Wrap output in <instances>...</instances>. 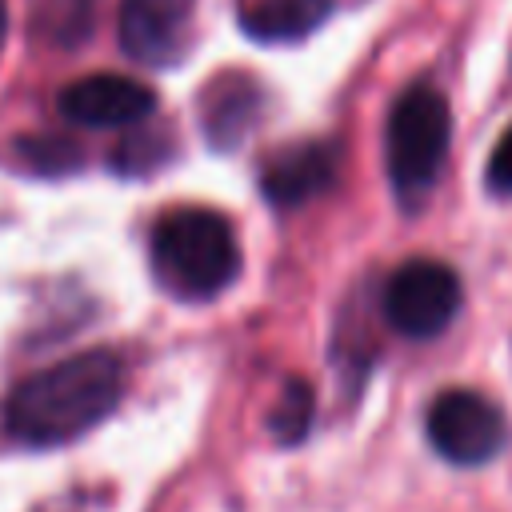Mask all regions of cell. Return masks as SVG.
I'll use <instances>...</instances> for the list:
<instances>
[{
	"label": "cell",
	"instance_id": "6da1fadb",
	"mask_svg": "<svg viewBox=\"0 0 512 512\" xmlns=\"http://www.w3.org/2000/svg\"><path fill=\"white\" fill-rule=\"evenodd\" d=\"M124 392V368L112 352H76L28 380H20L4 404V424L16 440L52 448L96 428Z\"/></svg>",
	"mask_w": 512,
	"mask_h": 512
},
{
	"label": "cell",
	"instance_id": "7a4b0ae2",
	"mask_svg": "<svg viewBox=\"0 0 512 512\" xmlns=\"http://www.w3.org/2000/svg\"><path fill=\"white\" fill-rule=\"evenodd\" d=\"M148 252L156 280L184 300H208L240 272L236 232L212 208H172L160 216Z\"/></svg>",
	"mask_w": 512,
	"mask_h": 512
},
{
	"label": "cell",
	"instance_id": "3957f363",
	"mask_svg": "<svg viewBox=\"0 0 512 512\" xmlns=\"http://www.w3.org/2000/svg\"><path fill=\"white\" fill-rule=\"evenodd\" d=\"M452 112L436 84H412L396 96L384 124V164L404 208H420L448 160Z\"/></svg>",
	"mask_w": 512,
	"mask_h": 512
},
{
	"label": "cell",
	"instance_id": "277c9868",
	"mask_svg": "<svg viewBox=\"0 0 512 512\" xmlns=\"http://www.w3.org/2000/svg\"><path fill=\"white\" fill-rule=\"evenodd\" d=\"M460 304H464L460 276L444 260H432V256L404 260L388 276V284L380 292L384 320L400 336H408V340H432V336H440L456 320Z\"/></svg>",
	"mask_w": 512,
	"mask_h": 512
},
{
	"label": "cell",
	"instance_id": "5b68a950",
	"mask_svg": "<svg viewBox=\"0 0 512 512\" xmlns=\"http://www.w3.org/2000/svg\"><path fill=\"white\" fill-rule=\"evenodd\" d=\"M428 444L456 468H480L508 444V416L476 388H448L428 404Z\"/></svg>",
	"mask_w": 512,
	"mask_h": 512
},
{
	"label": "cell",
	"instance_id": "8992f818",
	"mask_svg": "<svg viewBox=\"0 0 512 512\" xmlns=\"http://www.w3.org/2000/svg\"><path fill=\"white\" fill-rule=\"evenodd\" d=\"M60 112L76 124L88 128H124V124H140L144 116H152L156 108V92L132 76L120 72H92L72 80L60 96H56Z\"/></svg>",
	"mask_w": 512,
	"mask_h": 512
},
{
	"label": "cell",
	"instance_id": "52a82bcc",
	"mask_svg": "<svg viewBox=\"0 0 512 512\" xmlns=\"http://www.w3.org/2000/svg\"><path fill=\"white\" fill-rule=\"evenodd\" d=\"M196 0H124L120 4V44L140 64H172L192 32Z\"/></svg>",
	"mask_w": 512,
	"mask_h": 512
},
{
	"label": "cell",
	"instance_id": "ba28073f",
	"mask_svg": "<svg viewBox=\"0 0 512 512\" xmlns=\"http://www.w3.org/2000/svg\"><path fill=\"white\" fill-rule=\"evenodd\" d=\"M340 168V152L328 140H300L292 148H280L260 168V188L280 208H300L312 196L328 192Z\"/></svg>",
	"mask_w": 512,
	"mask_h": 512
},
{
	"label": "cell",
	"instance_id": "9c48e42d",
	"mask_svg": "<svg viewBox=\"0 0 512 512\" xmlns=\"http://www.w3.org/2000/svg\"><path fill=\"white\" fill-rule=\"evenodd\" d=\"M332 12V0H236V20L252 40L292 44L316 32Z\"/></svg>",
	"mask_w": 512,
	"mask_h": 512
},
{
	"label": "cell",
	"instance_id": "30bf717a",
	"mask_svg": "<svg viewBox=\"0 0 512 512\" xmlns=\"http://www.w3.org/2000/svg\"><path fill=\"white\" fill-rule=\"evenodd\" d=\"M260 104V88L244 76H216L204 96V128L216 148H236L240 136L252 128Z\"/></svg>",
	"mask_w": 512,
	"mask_h": 512
},
{
	"label": "cell",
	"instance_id": "8fae6325",
	"mask_svg": "<svg viewBox=\"0 0 512 512\" xmlns=\"http://www.w3.org/2000/svg\"><path fill=\"white\" fill-rule=\"evenodd\" d=\"M32 32L52 48H76L92 32L96 0H28Z\"/></svg>",
	"mask_w": 512,
	"mask_h": 512
},
{
	"label": "cell",
	"instance_id": "7c38bea8",
	"mask_svg": "<svg viewBox=\"0 0 512 512\" xmlns=\"http://www.w3.org/2000/svg\"><path fill=\"white\" fill-rule=\"evenodd\" d=\"M312 416H316V400H312L308 380H288L280 400H276V408H272V416H268V424H272V436L280 444H296V440L308 436Z\"/></svg>",
	"mask_w": 512,
	"mask_h": 512
},
{
	"label": "cell",
	"instance_id": "4fadbf2b",
	"mask_svg": "<svg viewBox=\"0 0 512 512\" xmlns=\"http://www.w3.org/2000/svg\"><path fill=\"white\" fill-rule=\"evenodd\" d=\"M484 180H488V192L492 196L512 200V128L496 140V148L488 156V168H484Z\"/></svg>",
	"mask_w": 512,
	"mask_h": 512
},
{
	"label": "cell",
	"instance_id": "5bb4252c",
	"mask_svg": "<svg viewBox=\"0 0 512 512\" xmlns=\"http://www.w3.org/2000/svg\"><path fill=\"white\" fill-rule=\"evenodd\" d=\"M4 36H8V4L0 0V52H4Z\"/></svg>",
	"mask_w": 512,
	"mask_h": 512
}]
</instances>
